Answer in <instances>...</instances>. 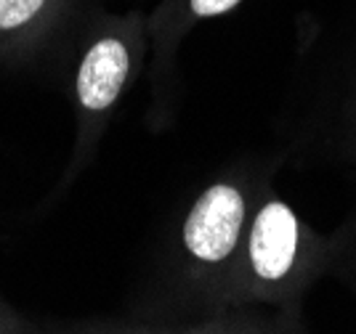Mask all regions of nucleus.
<instances>
[{
	"label": "nucleus",
	"instance_id": "nucleus-6",
	"mask_svg": "<svg viewBox=\"0 0 356 334\" xmlns=\"http://www.w3.org/2000/svg\"><path fill=\"white\" fill-rule=\"evenodd\" d=\"M48 334H168V329H149V326H118V324H86V326L48 329Z\"/></svg>",
	"mask_w": 356,
	"mask_h": 334
},
{
	"label": "nucleus",
	"instance_id": "nucleus-3",
	"mask_svg": "<svg viewBox=\"0 0 356 334\" xmlns=\"http://www.w3.org/2000/svg\"><path fill=\"white\" fill-rule=\"evenodd\" d=\"M128 74H131L128 48L115 37L99 40L86 53L77 72L74 90H77L80 106L88 115H102L106 109H112L128 83Z\"/></svg>",
	"mask_w": 356,
	"mask_h": 334
},
{
	"label": "nucleus",
	"instance_id": "nucleus-4",
	"mask_svg": "<svg viewBox=\"0 0 356 334\" xmlns=\"http://www.w3.org/2000/svg\"><path fill=\"white\" fill-rule=\"evenodd\" d=\"M168 334H306L287 319L264 316H216L184 329H168Z\"/></svg>",
	"mask_w": 356,
	"mask_h": 334
},
{
	"label": "nucleus",
	"instance_id": "nucleus-2",
	"mask_svg": "<svg viewBox=\"0 0 356 334\" xmlns=\"http://www.w3.org/2000/svg\"><path fill=\"white\" fill-rule=\"evenodd\" d=\"M248 226V199L234 183H213L197 197L181 228L186 255L202 268H223Z\"/></svg>",
	"mask_w": 356,
	"mask_h": 334
},
{
	"label": "nucleus",
	"instance_id": "nucleus-5",
	"mask_svg": "<svg viewBox=\"0 0 356 334\" xmlns=\"http://www.w3.org/2000/svg\"><path fill=\"white\" fill-rule=\"evenodd\" d=\"M45 0H0V29L22 27L40 11Z\"/></svg>",
	"mask_w": 356,
	"mask_h": 334
},
{
	"label": "nucleus",
	"instance_id": "nucleus-8",
	"mask_svg": "<svg viewBox=\"0 0 356 334\" xmlns=\"http://www.w3.org/2000/svg\"><path fill=\"white\" fill-rule=\"evenodd\" d=\"M239 0H192V11L197 16H216L234 8Z\"/></svg>",
	"mask_w": 356,
	"mask_h": 334
},
{
	"label": "nucleus",
	"instance_id": "nucleus-1",
	"mask_svg": "<svg viewBox=\"0 0 356 334\" xmlns=\"http://www.w3.org/2000/svg\"><path fill=\"white\" fill-rule=\"evenodd\" d=\"M245 274L239 276L237 297L287 300L298 268L306 258L303 226L280 199H268L252 215L245 233Z\"/></svg>",
	"mask_w": 356,
	"mask_h": 334
},
{
	"label": "nucleus",
	"instance_id": "nucleus-7",
	"mask_svg": "<svg viewBox=\"0 0 356 334\" xmlns=\"http://www.w3.org/2000/svg\"><path fill=\"white\" fill-rule=\"evenodd\" d=\"M0 334H48V329H40L27 319L16 316L11 308L0 306Z\"/></svg>",
	"mask_w": 356,
	"mask_h": 334
}]
</instances>
